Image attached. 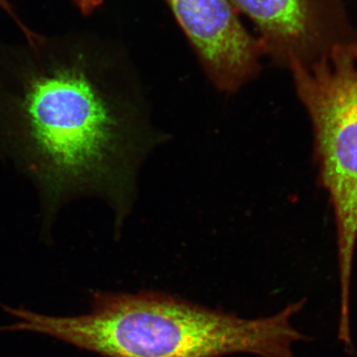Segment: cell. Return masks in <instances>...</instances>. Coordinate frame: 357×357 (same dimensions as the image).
I'll use <instances>...</instances> for the list:
<instances>
[{
  "label": "cell",
  "mask_w": 357,
  "mask_h": 357,
  "mask_svg": "<svg viewBox=\"0 0 357 357\" xmlns=\"http://www.w3.org/2000/svg\"><path fill=\"white\" fill-rule=\"evenodd\" d=\"M0 8H1L2 10L6 11V13L8 14V15L10 16V17L13 18L14 21H15L16 24H17L18 27L20 28L21 31H22L23 34H24V36H27V35H29L30 33L32 32L31 30L28 29V28L26 27V26L23 24L22 22H21L20 18H18L17 15H16L13 6L9 3L8 0H0Z\"/></svg>",
  "instance_id": "cell-7"
},
{
  "label": "cell",
  "mask_w": 357,
  "mask_h": 357,
  "mask_svg": "<svg viewBox=\"0 0 357 357\" xmlns=\"http://www.w3.org/2000/svg\"><path fill=\"white\" fill-rule=\"evenodd\" d=\"M255 25L262 56L290 69L357 43L344 0H229Z\"/></svg>",
  "instance_id": "cell-4"
},
{
  "label": "cell",
  "mask_w": 357,
  "mask_h": 357,
  "mask_svg": "<svg viewBox=\"0 0 357 357\" xmlns=\"http://www.w3.org/2000/svg\"><path fill=\"white\" fill-rule=\"evenodd\" d=\"M211 84L236 93L255 79L263 57L229 0H164Z\"/></svg>",
  "instance_id": "cell-5"
},
{
  "label": "cell",
  "mask_w": 357,
  "mask_h": 357,
  "mask_svg": "<svg viewBox=\"0 0 357 357\" xmlns=\"http://www.w3.org/2000/svg\"><path fill=\"white\" fill-rule=\"evenodd\" d=\"M114 49L84 33L0 48V152L38 191L44 217L96 197L121 227L140 167L163 135Z\"/></svg>",
  "instance_id": "cell-1"
},
{
  "label": "cell",
  "mask_w": 357,
  "mask_h": 357,
  "mask_svg": "<svg viewBox=\"0 0 357 357\" xmlns=\"http://www.w3.org/2000/svg\"><path fill=\"white\" fill-rule=\"evenodd\" d=\"M84 15H89L102 6L103 0H73Z\"/></svg>",
  "instance_id": "cell-6"
},
{
  "label": "cell",
  "mask_w": 357,
  "mask_h": 357,
  "mask_svg": "<svg viewBox=\"0 0 357 357\" xmlns=\"http://www.w3.org/2000/svg\"><path fill=\"white\" fill-rule=\"evenodd\" d=\"M298 98L311 119L319 183L337 227L338 324H351L357 244V43L342 45L311 65H293Z\"/></svg>",
  "instance_id": "cell-3"
},
{
  "label": "cell",
  "mask_w": 357,
  "mask_h": 357,
  "mask_svg": "<svg viewBox=\"0 0 357 357\" xmlns=\"http://www.w3.org/2000/svg\"><path fill=\"white\" fill-rule=\"evenodd\" d=\"M305 305L303 299L272 316L246 319L154 291L96 292L83 316L3 306L17 321L0 332L42 333L103 357H296L293 345L309 340L292 325Z\"/></svg>",
  "instance_id": "cell-2"
}]
</instances>
